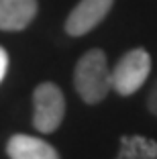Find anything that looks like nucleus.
I'll list each match as a JSON object with an SVG mask.
<instances>
[{
	"label": "nucleus",
	"mask_w": 157,
	"mask_h": 159,
	"mask_svg": "<svg viewBox=\"0 0 157 159\" xmlns=\"http://www.w3.org/2000/svg\"><path fill=\"white\" fill-rule=\"evenodd\" d=\"M149 71H151L149 53L141 47L131 49L129 53L120 57L114 70L110 71L112 90L120 96H131L145 84V80L149 78Z\"/></svg>",
	"instance_id": "2"
},
{
	"label": "nucleus",
	"mask_w": 157,
	"mask_h": 159,
	"mask_svg": "<svg viewBox=\"0 0 157 159\" xmlns=\"http://www.w3.org/2000/svg\"><path fill=\"white\" fill-rule=\"evenodd\" d=\"M114 0H80L65 20V31L72 37H82L104 20Z\"/></svg>",
	"instance_id": "4"
},
{
	"label": "nucleus",
	"mask_w": 157,
	"mask_h": 159,
	"mask_svg": "<svg viewBox=\"0 0 157 159\" xmlns=\"http://www.w3.org/2000/svg\"><path fill=\"white\" fill-rule=\"evenodd\" d=\"M147 108H149V112H153L157 116V82L153 84L151 92H149V98H147Z\"/></svg>",
	"instance_id": "8"
},
{
	"label": "nucleus",
	"mask_w": 157,
	"mask_h": 159,
	"mask_svg": "<svg viewBox=\"0 0 157 159\" xmlns=\"http://www.w3.org/2000/svg\"><path fill=\"white\" fill-rule=\"evenodd\" d=\"M6 153L10 159H59V153L47 141H41L31 135L10 137Z\"/></svg>",
	"instance_id": "6"
},
{
	"label": "nucleus",
	"mask_w": 157,
	"mask_h": 159,
	"mask_svg": "<svg viewBox=\"0 0 157 159\" xmlns=\"http://www.w3.org/2000/svg\"><path fill=\"white\" fill-rule=\"evenodd\" d=\"M6 70H8V53H6L4 47H0V82L4 80Z\"/></svg>",
	"instance_id": "9"
},
{
	"label": "nucleus",
	"mask_w": 157,
	"mask_h": 159,
	"mask_svg": "<svg viewBox=\"0 0 157 159\" xmlns=\"http://www.w3.org/2000/svg\"><path fill=\"white\" fill-rule=\"evenodd\" d=\"M74 86L80 98L88 104H98L106 98L112 90V82L104 51L90 49L80 57L74 71Z\"/></svg>",
	"instance_id": "1"
},
{
	"label": "nucleus",
	"mask_w": 157,
	"mask_h": 159,
	"mask_svg": "<svg viewBox=\"0 0 157 159\" xmlns=\"http://www.w3.org/2000/svg\"><path fill=\"white\" fill-rule=\"evenodd\" d=\"M114 159H157V143L141 135H127L120 139Z\"/></svg>",
	"instance_id": "7"
},
{
	"label": "nucleus",
	"mask_w": 157,
	"mask_h": 159,
	"mask_svg": "<svg viewBox=\"0 0 157 159\" xmlns=\"http://www.w3.org/2000/svg\"><path fill=\"white\" fill-rule=\"evenodd\" d=\"M33 125L39 133H55L65 116V98L63 92L53 82H43L33 92Z\"/></svg>",
	"instance_id": "3"
},
{
	"label": "nucleus",
	"mask_w": 157,
	"mask_h": 159,
	"mask_svg": "<svg viewBox=\"0 0 157 159\" xmlns=\"http://www.w3.org/2000/svg\"><path fill=\"white\" fill-rule=\"evenodd\" d=\"M37 14V0H0V31H23Z\"/></svg>",
	"instance_id": "5"
}]
</instances>
